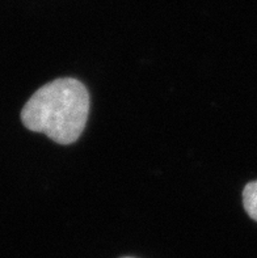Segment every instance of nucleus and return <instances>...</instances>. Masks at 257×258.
<instances>
[{"instance_id":"f257e3e1","label":"nucleus","mask_w":257,"mask_h":258,"mask_svg":"<svg viewBox=\"0 0 257 258\" xmlns=\"http://www.w3.org/2000/svg\"><path fill=\"white\" fill-rule=\"evenodd\" d=\"M89 113V95L83 83L71 78L50 82L29 98L21 111L26 128L42 133L59 144L82 135Z\"/></svg>"},{"instance_id":"f03ea898","label":"nucleus","mask_w":257,"mask_h":258,"mask_svg":"<svg viewBox=\"0 0 257 258\" xmlns=\"http://www.w3.org/2000/svg\"><path fill=\"white\" fill-rule=\"evenodd\" d=\"M243 205L247 214L257 222V181L249 182L243 191Z\"/></svg>"},{"instance_id":"7ed1b4c3","label":"nucleus","mask_w":257,"mask_h":258,"mask_svg":"<svg viewBox=\"0 0 257 258\" xmlns=\"http://www.w3.org/2000/svg\"><path fill=\"white\" fill-rule=\"evenodd\" d=\"M120 258H137V257H131V255H125V257H120Z\"/></svg>"}]
</instances>
